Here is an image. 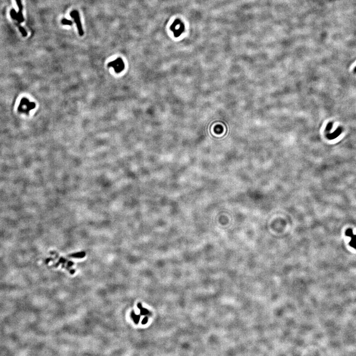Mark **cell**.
<instances>
[{"mask_svg":"<svg viewBox=\"0 0 356 356\" xmlns=\"http://www.w3.org/2000/svg\"><path fill=\"white\" fill-rule=\"evenodd\" d=\"M171 30L173 32L176 37H179L185 30V26L183 23L179 20H176L171 26Z\"/></svg>","mask_w":356,"mask_h":356,"instance_id":"1","label":"cell"},{"mask_svg":"<svg viewBox=\"0 0 356 356\" xmlns=\"http://www.w3.org/2000/svg\"><path fill=\"white\" fill-rule=\"evenodd\" d=\"M70 16L71 17H72V19L74 20V22L76 24V26L77 27L79 35L80 36L84 35V30L83 29L81 21L80 20V15H79L78 11H77V10L72 11V12H71Z\"/></svg>","mask_w":356,"mask_h":356,"instance_id":"2","label":"cell"},{"mask_svg":"<svg viewBox=\"0 0 356 356\" xmlns=\"http://www.w3.org/2000/svg\"><path fill=\"white\" fill-rule=\"evenodd\" d=\"M108 66L112 67L116 73H120L124 69V63L122 59L117 58L108 64Z\"/></svg>","mask_w":356,"mask_h":356,"instance_id":"3","label":"cell"},{"mask_svg":"<svg viewBox=\"0 0 356 356\" xmlns=\"http://www.w3.org/2000/svg\"><path fill=\"white\" fill-rule=\"evenodd\" d=\"M346 235L351 237V240L349 242V245L351 247L356 249V235L353 234V230L351 229H349L346 232Z\"/></svg>","mask_w":356,"mask_h":356,"instance_id":"4","label":"cell"},{"mask_svg":"<svg viewBox=\"0 0 356 356\" xmlns=\"http://www.w3.org/2000/svg\"><path fill=\"white\" fill-rule=\"evenodd\" d=\"M342 132V129L341 127H338L336 129V130H335L334 132L331 134H328L326 135L327 139L329 140H334V139H336L337 137L341 135V134Z\"/></svg>","mask_w":356,"mask_h":356,"instance_id":"5","label":"cell"},{"mask_svg":"<svg viewBox=\"0 0 356 356\" xmlns=\"http://www.w3.org/2000/svg\"><path fill=\"white\" fill-rule=\"evenodd\" d=\"M16 1L17 3V6L19 7V12L17 13V16L20 19V23H22L24 21V19L23 16V14H22L23 6H22V3H21V0H16Z\"/></svg>","mask_w":356,"mask_h":356,"instance_id":"6","label":"cell"},{"mask_svg":"<svg viewBox=\"0 0 356 356\" xmlns=\"http://www.w3.org/2000/svg\"><path fill=\"white\" fill-rule=\"evenodd\" d=\"M86 253L85 252H80L73 253L69 255L70 257L73 258H82L85 256Z\"/></svg>","mask_w":356,"mask_h":356,"instance_id":"7","label":"cell"},{"mask_svg":"<svg viewBox=\"0 0 356 356\" xmlns=\"http://www.w3.org/2000/svg\"><path fill=\"white\" fill-rule=\"evenodd\" d=\"M10 15H11L12 19L15 20H16L17 22H18V23H21L20 22V19H19V16H17V13L16 12L15 9H11V12H10Z\"/></svg>","mask_w":356,"mask_h":356,"instance_id":"8","label":"cell"},{"mask_svg":"<svg viewBox=\"0 0 356 356\" xmlns=\"http://www.w3.org/2000/svg\"><path fill=\"white\" fill-rule=\"evenodd\" d=\"M15 24L17 26V27L19 28V30H20V33L22 34V36L23 37H26V36H27V32H26L25 29L23 27H22L21 25H20V24Z\"/></svg>","mask_w":356,"mask_h":356,"instance_id":"9","label":"cell"},{"mask_svg":"<svg viewBox=\"0 0 356 356\" xmlns=\"http://www.w3.org/2000/svg\"><path fill=\"white\" fill-rule=\"evenodd\" d=\"M61 22H62V23L64 25H72V24H73V22L72 21L66 19H62Z\"/></svg>","mask_w":356,"mask_h":356,"instance_id":"10","label":"cell"},{"mask_svg":"<svg viewBox=\"0 0 356 356\" xmlns=\"http://www.w3.org/2000/svg\"><path fill=\"white\" fill-rule=\"evenodd\" d=\"M333 122H329L327 125V126H326V131L329 132V131H330L331 130V129H332L333 127Z\"/></svg>","mask_w":356,"mask_h":356,"instance_id":"11","label":"cell"},{"mask_svg":"<svg viewBox=\"0 0 356 356\" xmlns=\"http://www.w3.org/2000/svg\"><path fill=\"white\" fill-rule=\"evenodd\" d=\"M132 318L133 319L134 322H135L136 323H137V322H138V321H139V319L138 316L135 315L134 314V312H132Z\"/></svg>","mask_w":356,"mask_h":356,"instance_id":"12","label":"cell"},{"mask_svg":"<svg viewBox=\"0 0 356 356\" xmlns=\"http://www.w3.org/2000/svg\"><path fill=\"white\" fill-rule=\"evenodd\" d=\"M354 71H355V73H356V66L355 67V69H354Z\"/></svg>","mask_w":356,"mask_h":356,"instance_id":"13","label":"cell"}]
</instances>
